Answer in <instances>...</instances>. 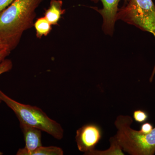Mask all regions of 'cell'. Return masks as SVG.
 Wrapping results in <instances>:
<instances>
[{"mask_svg":"<svg viewBox=\"0 0 155 155\" xmlns=\"http://www.w3.org/2000/svg\"><path fill=\"white\" fill-rule=\"evenodd\" d=\"M3 155V153L2 152L0 151V155Z\"/></svg>","mask_w":155,"mask_h":155,"instance_id":"ac0fdd59","label":"cell"},{"mask_svg":"<svg viewBox=\"0 0 155 155\" xmlns=\"http://www.w3.org/2000/svg\"><path fill=\"white\" fill-rule=\"evenodd\" d=\"M15 0H0V13L11 5Z\"/></svg>","mask_w":155,"mask_h":155,"instance_id":"9a60e30c","label":"cell"},{"mask_svg":"<svg viewBox=\"0 0 155 155\" xmlns=\"http://www.w3.org/2000/svg\"><path fill=\"white\" fill-rule=\"evenodd\" d=\"M133 117L136 122L143 124L147 122L148 119L149 115L146 111L141 110H137L134 111Z\"/></svg>","mask_w":155,"mask_h":155,"instance_id":"7c38bea8","label":"cell"},{"mask_svg":"<svg viewBox=\"0 0 155 155\" xmlns=\"http://www.w3.org/2000/svg\"><path fill=\"white\" fill-rule=\"evenodd\" d=\"M110 147L107 150H99L94 149L88 155H124V153L122 152V149L119 146V145L111 139H110Z\"/></svg>","mask_w":155,"mask_h":155,"instance_id":"30bf717a","label":"cell"},{"mask_svg":"<svg viewBox=\"0 0 155 155\" xmlns=\"http://www.w3.org/2000/svg\"><path fill=\"white\" fill-rule=\"evenodd\" d=\"M116 19L152 34L155 38V5L153 0H127L119 8ZM155 75V64L150 82Z\"/></svg>","mask_w":155,"mask_h":155,"instance_id":"277c9868","label":"cell"},{"mask_svg":"<svg viewBox=\"0 0 155 155\" xmlns=\"http://www.w3.org/2000/svg\"><path fill=\"white\" fill-rule=\"evenodd\" d=\"M95 3L101 2L103 5L102 9L96 7H90L97 11L103 17L102 29L104 33L107 35L112 36L114 34V27L116 19L117 12L119 10V2L122 0H91ZM124 2L127 0H123Z\"/></svg>","mask_w":155,"mask_h":155,"instance_id":"8992f818","label":"cell"},{"mask_svg":"<svg viewBox=\"0 0 155 155\" xmlns=\"http://www.w3.org/2000/svg\"><path fill=\"white\" fill-rule=\"evenodd\" d=\"M13 64L10 59H5L0 63V75L3 73L8 72L13 68ZM2 101L0 99V104Z\"/></svg>","mask_w":155,"mask_h":155,"instance_id":"4fadbf2b","label":"cell"},{"mask_svg":"<svg viewBox=\"0 0 155 155\" xmlns=\"http://www.w3.org/2000/svg\"><path fill=\"white\" fill-rule=\"evenodd\" d=\"M43 0H15L0 13V37L11 51L22 35L34 27L36 11Z\"/></svg>","mask_w":155,"mask_h":155,"instance_id":"6da1fadb","label":"cell"},{"mask_svg":"<svg viewBox=\"0 0 155 155\" xmlns=\"http://www.w3.org/2000/svg\"><path fill=\"white\" fill-rule=\"evenodd\" d=\"M153 129V126L151 123L150 122H144L143 123L140 127L139 130L141 133L147 134L150 133Z\"/></svg>","mask_w":155,"mask_h":155,"instance_id":"5bb4252c","label":"cell"},{"mask_svg":"<svg viewBox=\"0 0 155 155\" xmlns=\"http://www.w3.org/2000/svg\"><path fill=\"white\" fill-rule=\"evenodd\" d=\"M64 153L63 150L59 147L42 146L31 152L28 155H63Z\"/></svg>","mask_w":155,"mask_h":155,"instance_id":"8fae6325","label":"cell"},{"mask_svg":"<svg viewBox=\"0 0 155 155\" xmlns=\"http://www.w3.org/2000/svg\"><path fill=\"white\" fill-rule=\"evenodd\" d=\"M20 127L23 133L25 147L19 149L16 154L28 155L31 152L42 146L41 130L23 124H20Z\"/></svg>","mask_w":155,"mask_h":155,"instance_id":"52a82bcc","label":"cell"},{"mask_svg":"<svg viewBox=\"0 0 155 155\" xmlns=\"http://www.w3.org/2000/svg\"><path fill=\"white\" fill-rule=\"evenodd\" d=\"M62 0H51L50 6L45 10L44 17L52 25H58L62 16L66 13Z\"/></svg>","mask_w":155,"mask_h":155,"instance_id":"ba28073f","label":"cell"},{"mask_svg":"<svg viewBox=\"0 0 155 155\" xmlns=\"http://www.w3.org/2000/svg\"><path fill=\"white\" fill-rule=\"evenodd\" d=\"M133 119L128 115H119L115 121L117 132L110 138L122 150L131 155H153L155 153V127L144 134L132 129Z\"/></svg>","mask_w":155,"mask_h":155,"instance_id":"7a4b0ae2","label":"cell"},{"mask_svg":"<svg viewBox=\"0 0 155 155\" xmlns=\"http://www.w3.org/2000/svg\"><path fill=\"white\" fill-rule=\"evenodd\" d=\"M11 51L8 48H5L0 50V63L6 59L11 54Z\"/></svg>","mask_w":155,"mask_h":155,"instance_id":"2e32d148","label":"cell"},{"mask_svg":"<svg viewBox=\"0 0 155 155\" xmlns=\"http://www.w3.org/2000/svg\"><path fill=\"white\" fill-rule=\"evenodd\" d=\"M102 137V130L98 125L93 123H87L78 129L75 135L78 148L84 155H88Z\"/></svg>","mask_w":155,"mask_h":155,"instance_id":"5b68a950","label":"cell"},{"mask_svg":"<svg viewBox=\"0 0 155 155\" xmlns=\"http://www.w3.org/2000/svg\"><path fill=\"white\" fill-rule=\"evenodd\" d=\"M0 99L14 111L19 124L38 128L59 140L63 138L64 130L61 124L49 118L40 108L18 102L1 90Z\"/></svg>","mask_w":155,"mask_h":155,"instance_id":"3957f363","label":"cell"},{"mask_svg":"<svg viewBox=\"0 0 155 155\" xmlns=\"http://www.w3.org/2000/svg\"><path fill=\"white\" fill-rule=\"evenodd\" d=\"M5 48H8L7 45L3 41L2 38L0 37V50L4 49ZM9 49V48H8Z\"/></svg>","mask_w":155,"mask_h":155,"instance_id":"e0dca14e","label":"cell"},{"mask_svg":"<svg viewBox=\"0 0 155 155\" xmlns=\"http://www.w3.org/2000/svg\"><path fill=\"white\" fill-rule=\"evenodd\" d=\"M52 25L45 17L38 18L34 24L37 38L41 39L43 37L48 35L52 30Z\"/></svg>","mask_w":155,"mask_h":155,"instance_id":"9c48e42d","label":"cell"}]
</instances>
